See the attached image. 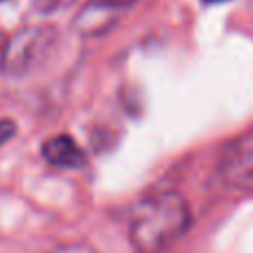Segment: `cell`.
Segmentation results:
<instances>
[{"instance_id":"3957f363","label":"cell","mask_w":253,"mask_h":253,"mask_svg":"<svg viewBox=\"0 0 253 253\" xmlns=\"http://www.w3.org/2000/svg\"><path fill=\"white\" fill-rule=\"evenodd\" d=\"M218 178L236 191H253V129L233 138L218 158Z\"/></svg>"},{"instance_id":"8992f818","label":"cell","mask_w":253,"mask_h":253,"mask_svg":"<svg viewBox=\"0 0 253 253\" xmlns=\"http://www.w3.org/2000/svg\"><path fill=\"white\" fill-rule=\"evenodd\" d=\"M49 253H96V249L84 245V242H71V245H62V247H58V249H53Z\"/></svg>"},{"instance_id":"5b68a950","label":"cell","mask_w":253,"mask_h":253,"mask_svg":"<svg viewBox=\"0 0 253 253\" xmlns=\"http://www.w3.org/2000/svg\"><path fill=\"white\" fill-rule=\"evenodd\" d=\"M42 158L58 169H80L84 153L71 135H53L42 144Z\"/></svg>"},{"instance_id":"6da1fadb","label":"cell","mask_w":253,"mask_h":253,"mask_svg":"<svg viewBox=\"0 0 253 253\" xmlns=\"http://www.w3.org/2000/svg\"><path fill=\"white\" fill-rule=\"evenodd\" d=\"M191 227V209L178 191H158L129 213V245L135 253H165Z\"/></svg>"},{"instance_id":"52a82bcc","label":"cell","mask_w":253,"mask_h":253,"mask_svg":"<svg viewBox=\"0 0 253 253\" xmlns=\"http://www.w3.org/2000/svg\"><path fill=\"white\" fill-rule=\"evenodd\" d=\"M16 135V123L13 120H0V147L7 144Z\"/></svg>"},{"instance_id":"7a4b0ae2","label":"cell","mask_w":253,"mask_h":253,"mask_svg":"<svg viewBox=\"0 0 253 253\" xmlns=\"http://www.w3.org/2000/svg\"><path fill=\"white\" fill-rule=\"evenodd\" d=\"M58 34L49 25H31L7 40L0 53V71L7 78H22L38 69L56 47Z\"/></svg>"},{"instance_id":"277c9868","label":"cell","mask_w":253,"mask_h":253,"mask_svg":"<svg viewBox=\"0 0 253 253\" xmlns=\"http://www.w3.org/2000/svg\"><path fill=\"white\" fill-rule=\"evenodd\" d=\"M140 0H87L80 9L74 27L83 38H98L111 31L120 18Z\"/></svg>"}]
</instances>
